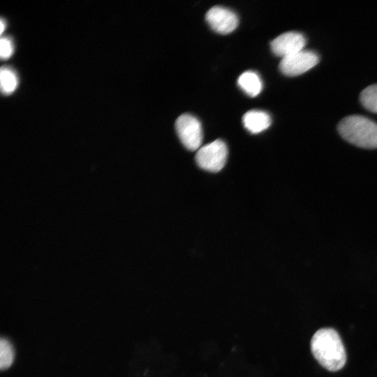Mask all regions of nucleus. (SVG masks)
Segmentation results:
<instances>
[{
	"instance_id": "nucleus-1",
	"label": "nucleus",
	"mask_w": 377,
	"mask_h": 377,
	"mask_svg": "<svg viewBox=\"0 0 377 377\" xmlns=\"http://www.w3.org/2000/svg\"><path fill=\"white\" fill-rule=\"evenodd\" d=\"M311 350L316 360L330 371L340 370L346 361V354L339 334L332 328H321L313 335Z\"/></svg>"
},
{
	"instance_id": "nucleus-2",
	"label": "nucleus",
	"mask_w": 377,
	"mask_h": 377,
	"mask_svg": "<svg viewBox=\"0 0 377 377\" xmlns=\"http://www.w3.org/2000/svg\"><path fill=\"white\" fill-rule=\"evenodd\" d=\"M337 129L350 144L364 149L377 148V124L364 116L346 117L340 121Z\"/></svg>"
},
{
	"instance_id": "nucleus-3",
	"label": "nucleus",
	"mask_w": 377,
	"mask_h": 377,
	"mask_svg": "<svg viewBox=\"0 0 377 377\" xmlns=\"http://www.w3.org/2000/svg\"><path fill=\"white\" fill-rule=\"evenodd\" d=\"M228 148L221 140H216L201 147L197 151L195 160L202 169L209 172H219L226 162Z\"/></svg>"
},
{
	"instance_id": "nucleus-4",
	"label": "nucleus",
	"mask_w": 377,
	"mask_h": 377,
	"mask_svg": "<svg viewBox=\"0 0 377 377\" xmlns=\"http://www.w3.org/2000/svg\"><path fill=\"white\" fill-rule=\"evenodd\" d=\"M177 133L186 148L198 150L202 141V130L200 121L190 114L180 115L175 121Z\"/></svg>"
},
{
	"instance_id": "nucleus-5",
	"label": "nucleus",
	"mask_w": 377,
	"mask_h": 377,
	"mask_svg": "<svg viewBox=\"0 0 377 377\" xmlns=\"http://www.w3.org/2000/svg\"><path fill=\"white\" fill-rule=\"evenodd\" d=\"M318 61L319 57L316 52L302 50L281 59L279 70L286 76H297L314 67Z\"/></svg>"
},
{
	"instance_id": "nucleus-6",
	"label": "nucleus",
	"mask_w": 377,
	"mask_h": 377,
	"mask_svg": "<svg viewBox=\"0 0 377 377\" xmlns=\"http://www.w3.org/2000/svg\"><path fill=\"white\" fill-rule=\"evenodd\" d=\"M206 20L210 27L221 34L233 31L238 25V17L231 10L222 6H214L206 13Z\"/></svg>"
},
{
	"instance_id": "nucleus-7",
	"label": "nucleus",
	"mask_w": 377,
	"mask_h": 377,
	"mask_svg": "<svg viewBox=\"0 0 377 377\" xmlns=\"http://www.w3.org/2000/svg\"><path fill=\"white\" fill-rule=\"evenodd\" d=\"M306 39L297 31H288L279 35L270 43L272 52L282 59L303 50Z\"/></svg>"
},
{
	"instance_id": "nucleus-8",
	"label": "nucleus",
	"mask_w": 377,
	"mask_h": 377,
	"mask_svg": "<svg viewBox=\"0 0 377 377\" xmlns=\"http://www.w3.org/2000/svg\"><path fill=\"white\" fill-rule=\"evenodd\" d=\"M244 127L251 133H258L267 129L271 124L269 114L262 110H252L242 117Z\"/></svg>"
},
{
	"instance_id": "nucleus-9",
	"label": "nucleus",
	"mask_w": 377,
	"mask_h": 377,
	"mask_svg": "<svg viewBox=\"0 0 377 377\" xmlns=\"http://www.w3.org/2000/svg\"><path fill=\"white\" fill-rule=\"evenodd\" d=\"M239 87L247 95L253 97L262 91L263 83L258 74L249 71L242 73L237 80Z\"/></svg>"
},
{
	"instance_id": "nucleus-10",
	"label": "nucleus",
	"mask_w": 377,
	"mask_h": 377,
	"mask_svg": "<svg viewBox=\"0 0 377 377\" xmlns=\"http://www.w3.org/2000/svg\"><path fill=\"white\" fill-rule=\"evenodd\" d=\"M360 101L367 110L377 113V84L364 89L360 94Z\"/></svg>"
},
{
	"instance_id": "nucleus-11",
	"label": "nucleus",
	"mask_w": 377,
	"mask_h": 377,
	"mask_svg": "<svg viewBox=\"0 0 377 377\" xmlns=\"http://www.w3.org/2000/svg\"><path fill=\"white\" fill-rule=\"evenodd\" d=\"M14 360V350L11 343L4 338L0 341V367L2 370L8 369Z\"/></svg>"
},
{
	"instance_id": "nucleus-12",
	"label": "nucleus",
	"mask_w": 377,
	"mask_h": 377,
	"mask_svg": "<svg viewBox=\"0 0 377 377\" xmlns=\"http://www.w3.org/2000/svg\"><path fill=\"white\" fill-rule=\"evenodd\" d=\"M0 81L1 91L5 94L12 92L17 83L15 74L10 68L6 67L1 68Z\"/></svg>"
},
{
	"instance_id": "nucleus-13",
	"label": "nucleus",
	"mask_w": 377,
	"mask_h": 377,
	"mask_svg": "<svg viewBox=\"0 0 377 377\" xmlns=\"http://www.w3.org/2000/svg\"><path fill=\"white\" fill-rule=\"evenodd\" d=\"M13 52V45L10 40L6 37H2L0 40V55L1 58H8Z\"/></svg>"
},
{
	"instance_id": "nucleus-14",
	"label": "nucleus",
	"mask_w": 377,
	"mask_h": 377,
	"mask_svg": "<svg viewBox=\"0 0 377 377\" xmlns=\"http://www.w3.org/2000/svg\"><path fill=\"white\" fill-rule=\"evenodd\" d=\"M3 29H4L3 22L2 20H1V32L3 31Z\"/></svg>"
}]
</instances>
